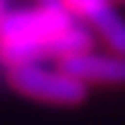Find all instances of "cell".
Returning <instances> with one entry per match:
<instances>
[{"label":"cell","mask_w":125,"mask_h":125,"mask_svg":"<svg viewBox=\"0 0 125 125\" xmlns=\"http://www.w3.org/2000/svg\"><path fill=\"white\" fill-rule=\"evenodd\" d=\"M78 21L68 5L62 8H18L8 10L0 21V42H31L50 57V44Z\"/></svg>","instance_id":"1"},{"label":"cell","mask_w":125,"mask_h":125,"mask_svg":"<svg viewBox=\"0 0 125 125\" xmlns=\"http://www.w3.org/2000/svg\"><path fill=\"white\" fill-rule=\"evenodd\" d=\"M8 81L18 94L52 104H81L86 99V83L65 73L62 68H47L42 62L18 65L8 70Z\"/></svg>","instance_id":"2"},{"label":"cell","mask_w":125,"mask_h":125,"mask_svg":"<svg viewBox=\"0 0 125 125\" xmlns=\"http://www.w3.org/2000/svg\"><path fill=\"white\" fill-rule=\"evenodd\" d=\"M65 5L83 18L96 34L104 37L109 50L117 55H125V21L107 0H65Z\"/></svg>","instance_id":"3"},{"label":"cell","mask_w":125,"mask_h":125,"mask_svg":"<svg viewBox=\"0 0 125 125\" xmlns=\"http://www.w3.org/2000/svg\"><path fill=\"white\" fill-rule=\"evenodd\" d=\"M60 68L73 78L89 83H125V55H96L83 52L73 55L68 60H60Z\"/></svg>","instance_id":"4"},{"label":"cell","mask_w":125,"mask_h":125,"mask_svg":"<svg viewBox=\"0 0 125 125\" xmlns=\"http://www.w3.org/2000/svg\"><path fill=\"white\" fill-rule=\"evenodd\" d=\"M39 5L42 8H62L65 0H39Z\"/></svg>","instance_id":"5"},{"label":"cell","mask_w":125,"mask_h":125,"mask_svg":"<svg viewBox=\"0 0 125 125\" xmlns=\"http://www.w3.org/2000/svg\"><path fill=\"white\" fill-rule=\"evenodd\" d=\"M5 13H8V0H0V21H3Z\"/></svg>","instance_id":"6"},{"label":"cell","mask_w":125,"mask_h":125,"mask_svg":"<svg viewBox=\"0 0 125 125\" xmlns=\"http://www.w3.org/2000/svg\"><path fill=\"white\" fill-rule=\"evenodd\" d=\"M107 3H112V5H115V3H125V0H107Z\"/></svg>","instance_id":"7"}]
</instances>
